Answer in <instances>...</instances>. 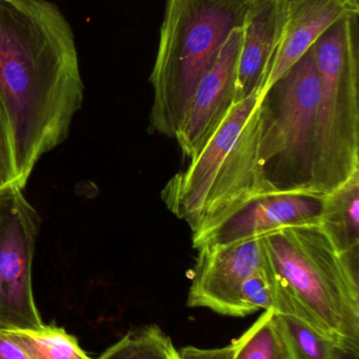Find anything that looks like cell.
Returning a JSON list of instances; mask_svg holds the SVG:
<instances>
[{
    "label": "cell",
    "instance_id": "17",
    "mask_svg": "<svg viewBox=\"0 0 359 359\" xmlns=\"http://www.w3.org/2000/svg\"><path fill=\"white\" fill-rule=\"evenodd\" d=\"M273 311H265L240 335L242 345L235 359H291L276 328Z\"/></svg>",
    "mask_w": 359,
    "mask_h": 359
},
{
    "label": "cell",
    "instance_id": "1",
    "mask_svg": "<svg viewBox=\"0 0 359 359\" xmlns=\"http://www.w3.org/2000/svg\"><path fill=\"white\" fill-rule=\"evenodd\" d=\"M84 92L75 36L60 8L48 0H0V98L19 187L67 140Z\"/></svg>",
    "mask_w": 359,
    "mask_h": 359
},
{
    "label": "cell",
    "instance_id": "7",
    "mask_svg": "<svg viewBox=\"0 0 359 359\" xmlns=\"http://www.w3.org/2000/svg\"><path fill=\"white\" fill-rule=\"evenodd\" d=\"M18 186L0 196V327L44 325L34 297L32 265L39 234V213Z\"/></svg>",
    "mask_w": 359,
    "mask_h": 359
},
{
    "label": "cell",
    "instance_id": "16",
    "mask_svg": "<svg viewBox=\"0 0 359 359\" xmlns=\"http://www.w3.org/2000/svg\"><path fill=\"white\" fill-rule=\"evenodd\" d=\"M276 328L291 359H341L334 344L294 316L275 314Z\"/></svg>",
    "mask_w": 359,
    "mask_h": 359
},
{
    "label": "cell",
    "instance_id": "2",
    "mask_svg": "<svg viewBox=\"0 0 359 359\" xmlns=\"http://www.w3.org/2000/svg\"><path fill=\"white\" fill-rule=\"evenodd\" d=\"M263 244L292 316L358 358L359 255L341 250L320 219L270 232Z\"/></svg>",
    "mask_w": 359,
    "mask_h": 359
},
{
    "label": "cell",
    "instance_id": "3",
    "mask_svg": "<svg viewBox=\"0 0 359 359\" xmlns=\"http://www.w3.org/2000/svg\"><path fill=\"white\" fill-rule=\"evenodd\" d=\"M261 92L233 103L162 198L193 232V247L242 207L271 196L259 161Z\"/></svg>",
    "mask_w": 359,
    "mask_h": 359
},
{
    "label": "cell",
    "instance_id": "20",
    "mask_svg": "<svg viewBox=\"0 0 359 359\" xmlns=\"http://www.w3.org/2000/svg\"><path fill=\"white\" fill-rule=\"evenodd\" d=\"M0 359H34L0 328Z\"/></svg>",
    "mask_w": 359,
    "mask_h": 359
},
{
    "label": "cell",
    "instance_id": "9",
    "mask_svg": "<svg viewBox=\"0 0 359 359\" xmlns=\"http://www.w3.org/2000/svg\"><path fill=\"white\" fill-rule=\"evenodd\" d=\"M242 27H236L223 44L213 67L204 74L175 133L183 156L192 159L221 118L233 104Z\"/></svg>",
    "mask_w": 359,
    "mask_h": 359
},
{
    "label": "cell",
    "instance_id": "21",
    "mask_svg": "<svg viewBox=\"0 0 359 359\" xmlns=\"http://www.w3.org/2000/svg\"><path fill=\"white\" fill-rule=\"evenodd\" d=\"M350 4H351L353 8H358L359 10V0H347Z\"/></svg>",
    "mask_w": 359,
    "mask_h": 359
},
{
    "label": "cell",
    "instance_id": "15",
    "mask_svg": "<svg viewBox=\"0 0 359 359\" xmlns=\"http://www.w3.org/2000/svg\"><path fill=\"white\" fill-rule=\"evenodd\" d=\"M98 359H181L172 339L156 325L129 331Z\"/></svg>",
    "mask_w": 359,
    "mask_h": 359
},
{
    "label": "cell",
    "instance_id": "11",
    "mask_svg": "<svg viewBox=\"0 0 359 359\" xmlns=\"http://www.w3.org/2000/svg\"><path fill=\"white\" fill-rule=\"evenodd\" d=\"M284 25L261 94L299 61L335 21L359 13L347 0H284Z\"/></svg>",
    "mask_w": 359,
    "mask_h": 359
},
{
    "label": "cell",
    "instance_id": "18",
    "mask_svg": "<svg viewBox=\"0 0 359 359\" xmlns=\"http://www.w3.org/2000/svg\"><path fill=\"white\" fill-rule=\"evenodd\" d=\"M14 186L19 187L12 132L4 103L0 98V192Z\"/></svg>",
    "mask_w": 359,
    "mask_h": 359
},
{
    "label": "cell",
    "instance_id": "5",
    "mask_svg": "<svg viewBox=\"0 0 359 359\" xmlns=\"http://www.w3.org/2000/svg\"><path fill=\"white\" fill-rule=\"evenodd\" d=\"M358 25L344 17L311 46L320 76L313 190L327 194L359 172Z\"/></svg>",
    "mask_w": 359,
    "mask_h": 359
},
{
    "label": "cell",
    "instance_id": "14",
    "mask_svg": "<svg viewBox=\"0 0 359 359\" xmlns=\"http://www.w3.org/2000/svg\"><path fill=\"white\" fill-rule=\"evenodd\" d=\"M34 359H98L82 349L77 339L56 325H41L37 328H2Z\"/></svg>",
    "mask_w": 359,
    "mask_h": 359
},
{
    "label": "cell",
    "instance_id": "13",
    "mask_svg": "<svg viewBox=\"0 0 359 359\" xmlns=\"http://www.w3.org/2000/svg\"><path fill=\"white\" fill-rule=\"evenodd\" d=\"M359 172L325 194L320 222L345 252L359 255Z\"/></svg>",
    "mask_w": 359,
    "mask_h": 359
},
{
    "label": "cell",
    "instance_id": "10",
    "mask_svg": "<svg viewBox=\"0 0 359 359\" xmlns=\"http://www.w3.org/2000/svg\"><path fill=\"white\" fill-rule=\"evenodd\" d=\"M324 196L278 194L256 198L213 230L202 244L252 240L286 226L320 219Z\"/></svg>",
    "mask_w": 359,
    "mask_h": 359
},
{
    "label": "cell",
    "instance_id": "12",
    "mask_svg": "<svg viewBox=\"0 0 359 359\" xmlns=\"http://www.w3.org/2000/svg\"><path fill=\"white\" fill-rule=\"evenodd\" d=\"M284 20V0L251 1L242 25L234 102L261 93Z\"/></svg>",
    "mask_w": 359,
    "mask_h": 359
},
{
    "label": "cell",
    "instance_id": "6",
    "mask_svg": "<svg viewBox=\"0 0 359 359\" xmlns=\"http://www.w3.org/2000/svg\"><path fill=\"white\" fill-rule=\"evenodd\" d=\"M320 93V76L310 48L261 94L259 161L273 194H316L313 176Z\"/></svg>",
    "mask_w": 359,
    "mask_h": 359
},
{
    "label": "cell",
    "instance_id": "4",
    "mask_svg": "<svg viewBox=\"0 0 359 359\" xmlns=\"http://www.w3.org/2000/svg\"><path fill=\"white\" fill-rule=\"evenodd\" d=\"M252 0H166L150 76L151 130L174 138L192 96L223 44L244 25Z\"/></svg>",
    "mask_w": 359,
    "mask_h": 359
},
{
    "label": "cell",
    "instance_id": "22",
    "mask_svg": "<svg viewBox=\"0 0 359 359\" xmlns=\"http://www.w3.org/2000/svg\"><path fill=\"white\" fill-rule=\"evenodd\" d=\"M2 192H0V196H1Z\"/></svg>",
    "mask_w": 359,
    "mask_h": 359
},
{
    "label": "cell",
    "instance_id": "8",
    "mask_svg": "<svg viewBox=\"0 0 359 359\" xmlns=\"http://www.w3.org/2000/svg\"><path fill=\"white\" fill-rule=\"evenodd\" d=\"M196 249L188 307L207 308L221 316L240 318L242 284L265 265L263 236L232 243L206 242Z\"/></svg>",
    "mask_w": 359,
    "mask_h": 359
},
{
    "label": "cell",
    "instance_id": "19",
    "mask_svg": "<svg viewBox=\"0 0 359 359\" xmlns=\"http://www.w3.org/2000/svg\"><path fill=\"white\" fill-rule=\"evenodd\" d=\"M242 339L232 341L229 345L214 349H202V348L187 346L178 350L181 359H235L240 351Z\"/></svg>",
    "mask_w": 359,
    "mask_h": 359
}]
</instances>
